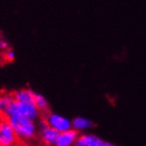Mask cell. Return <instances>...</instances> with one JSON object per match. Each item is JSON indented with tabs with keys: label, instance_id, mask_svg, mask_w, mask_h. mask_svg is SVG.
I'll return each mask as SVG.
<instances>
[{
	"label": "cell",
	"instance_id": "4fadbf2b",
	"mask_svg": "<svg viewBox=\"0 0 146 146\" xmlns=\"http://www.w3.org/2000/svg\"><path fill=\"white\" fill-rule=\"evenodd\" d=\"M9 48V42L4 39H0V49H1V51H4L6 49Z\"/></svg>",
	"mask_w": 146,
	"mask_h": 146
},
{
	"label": "cell",
	"instance_id": "5bb4252c",
	"mask_svg": "<svg viewBox=\"0 0 146 146\" xmlns=\"http://www.w3.org/2000/svg\"><path fill=\"white\" fill-rule=\"evenodd\" d=\"M104 146H115V145H114V144H112V143H108V142H106Z\"/></svg>",
	"mask_w": 146,
	"mask_h": 146
},
{
	"label": "cell",
	"instance_id": "7a4b0ae2",
	"mask_svg": "<svg viewBox=\"0 0 146 146\" xmlns=\"http://www.w3.org/2000/svg\"><path fill=\"white\" fill-rule=\"evenodd\" d=\"M21 115L26 118L33 119V120H38L41 116V111L36 107L35 102H24V101H17L13 100L7 110L4 113V116L9 118L11 116Z\"/></svg>",
	"mask_w": 146,
	"mask_h": 146
},
{
	"label": "cell",
	"instance_id": "3957f363",
	"mask_svg": "<svg viewBox=\"0 0 146 146\" xmlns=\"http://www.w3.org/2000/svg\"><path fill=\"white\" fill-rule=\"evenodd\" d=\"M19 138L14 131L9 119L2 118L0 121V146H17Z\"/></svg>",
	"mask_w": 146,
	"mask_h": 146
},
{
	"label": "cell",
	"instance_id": "8fae6325",
	"mask_svg": "<svg viewBox=\"0 0 146 146\" xmlns=\"http://www.w3.org/2000/svg\"><path fill=\"white\" fill-rule=\"evenodd\" d=\"M34 102L36 107L39 108V110L41 112H46L48 110V101H47V99L45 98L44 95L35 92Z\"/></svg>",
	"mask_w": 146,
	"mask_h": 146
},
{
	"label": "cell",
	"instance_id": "2e32d148",
	"mask_svg": "<svg viewBox=\"0 0 146 146\" xmlns=\"http://www.w3.org/2000/svg\"><path fill=\"white\" fill-rule=\"evenodd\" d=\"M1 119H2V116H1V114H0V121H1Z\"/></svg>",
	"mask_w": 146,
	"mask_h": 146
},
{
	"label": "cell",
	"instance_id": "9a60e30c",
	"mask_svg": "<svg viewBox=\"0 0 146 146\" xmlns=\"http://www.w3.org/2000/svg\"><path fill=\"white\" fill-rule=\"evenodd\" d=\"M2 60V51H1V49H0V61Z\"/></svg>",
	"mask_w": 146,
	"mask_h": 146
},
{
	"label": "cell",
	"instance_id": "5b68a950",
	"mask_svg": "<svg viewBox=\"0 0 146 146\" xmlns=\"http://www.w3.org/2000/svg\"><path fill=\"white\" fill-rule=\"evenodd\" d=\"M40 128V135H41V140L46 146H54L56 143L58 137V131H55L54 128L49 126L45 120H42L39 124Z\"/></svg>",
	"mask_w": 146,
	"mask_h": 146
},
{
	"label": "cell",
	"instance_id": "6da1fadb",
	"mask_svg": "<svg viewBox=\"0 0 146 146\" xmlns=\"http://www.w3.org/2000/svg\"><path fill=\"white\" fill-rule=\"evenodd\" d=\"M7 119L12 124L14 131H16L19 140L29 141L34 139L38 134L39 126L33 119L26 118L21 115L11 116Z\"/></svg>",
	"mask_w": 146,
	"mask_h": 146
},
{
	"label": "cell",
	"instance_id": "52a82bcc",
	"mask_svg": "<svg viewBox=\"0 0 146 146\" xmlns=\"http://www.w3.org/2000/svg\"><path fill=\"white\" fill-rule=\"evenodd\" d=\"M106 142L92 134H82L77 137L74 146H104Z\"/></svg>",
	"mask_w": 146,
	"mask_h": 146
},
{
	"label": "cell",
	"instance_id": "e0dca14e",
	"mask_svg": "<svg viewBox=\"0 0 146 146\" xmlns=\"http://www.w3.org/2000/svg\"><path fill=\"white\" fill-rule=\"evenodd\" d=\"M17 146H24V145H17Z\"/></svg>",
	"mask_w": 146,
	"mask_h": 146
},
{
	"label": "cell",
	"instance_id": "ba28073f",
	"mask_svg": "<svg viewBox=\"0 0 146 146\" xmlns=\"http://www.w3.org/2000/svg\"><path fill=\"white\" fill-rule=\"evenodd\" d=\"M14 100L17 101H24V102H34L35 92L31 89H21L16 91L13 94Z\"/></svg>",
	"mask_w": 146,
	"mask_h": 146
},
{
	"label": "cell",
	"instance_id": "277c9868",
	"mask_svg": "<svg viewBox=\"0 0 146 146\" xmlns=\"http://www.w3.org/2000/svg\"><path fill=\"white\" fill-rule=\"evenodd\" d=\"M45 121L47 122V124L49 126L54 128L55 131H58V133L69 131V129L72 128V121L70 119L60 115V114H56V113H49V114H47Z\"/></svg>",
	"mask_w": 146,
	"mask_h": 146
},
{
	"label": "cell",
	"instance_id": "30bf717a",
	"mask_svg": "<svg viewBox=\"0 0 146 146\" xmlns=\"http://www.w3.org/2000/svg\"><path fill=\"white\" fill-rule=\"evenodd\" d=\"M13 100H14L13 95L6 94V93L0 94V114H3V115H4V113H5V111L7 110V108L11 106Z\"/></svg>",
	"mask_w": 146,
	"mask_h": 146
},
{
	"label": "cell",
	"instance_id": "8992f818",
	"mask_svg": "<svg viewBox=\"0 0 146 146\" xmlns=\"http://www.w3.org/2000/svg\"><path fill=\"white\" fill-rule=\"evenodd\" d=\"M78 134L75 129H69L66 131H62L58 134V140L54 146H74L77 140Z\"/></svg>",
	"mask_w": 146,
	"mask_h": 146
},
{
	"label": "cell",
	"instance_id": "9c48e42d",
	"mask_svg": "<svg viewBox=\"0 0 146 146\" xmlns=\"http://www.w3.org/2000/svg\"><path fill=\"white\" fill-rule=\"evenodd\" d=\"M93 126V122L85 117H76L72 120V128L76 131H88Z\"/></svg>",
	"mask_w": 146,
	"mask_h": 146
},
{
	"label": "cell",
	"instance_id": "7c38bea8",
	"mask_svg": "<svg viewBox=\"0 0 146 146\" xmlns=\"http://www.w3.org/2000/svg\"><path fill=\"white\" fill-rule=\"evenodd\" d=\"M2 60L5 62H13L15 60V52L9 48L2 51Z\"/></svg>",
	"mask_w": 146,
	"mask_h": 146
}]
</instances>
